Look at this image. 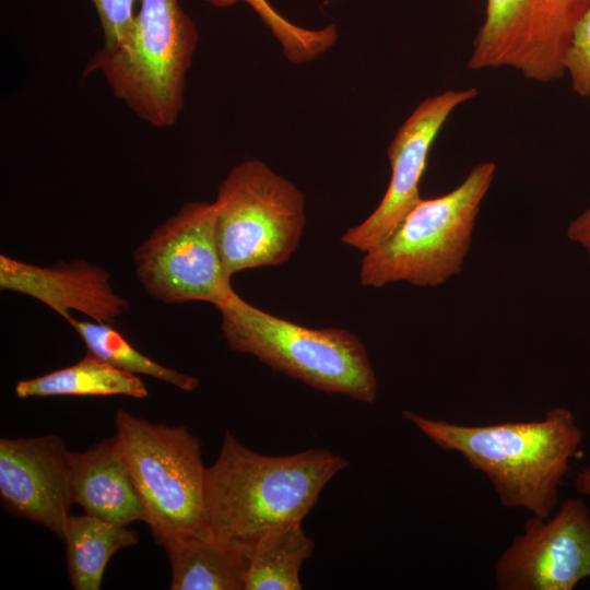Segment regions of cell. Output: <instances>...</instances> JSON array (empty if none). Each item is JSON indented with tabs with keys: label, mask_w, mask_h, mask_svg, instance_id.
<instances>
[{
	"label": "cell",
	"mask_w": 590,
	"mask_h": 590,
	"mask_svg": "<svg viewBox=\"0 0 590 590\" xmlns=\"http://www.w3.org/2000/svg\"><path fill=\"white\" fill-rule=\"evenodd\" d=\"M402 415L438 448L461 455L482 472L504 507L524 508L543 519L553 515L559 485L582 442L576 417L563 406L540 420L479 426L408 410Z\"/></svg>",
	"instance_id": "obj_1"
},
{
	"label": "cell",
	"mask_w": 590,
	"mask_h": 590,
	"mask_svg": "<svg viewBox=\"0 0 590 590\" xmlns=\"http://www.w3.org/2000/svg\"><path fill=\"white\" fill-rule=\"evenodd\" d=\"M347 465L327 449L258 453L225 430L219 457L205 470L209 531L252 544L269 529L302 522L327 483Z\"/></svg>",
	"instance_id": "obj_2"
},
{
	"label": "cell",
	"mask_w": 590,
	"mask_h": 590,
	"mask_svg": "<svg viewBox=\"0 0 590 590\" xmlns=\"http://www.w3.org/2000/svg\"><path fill=\"white\" fill-rule=\"evenodd\" d=\"M199 42L178 0H140L120 40L99 48L84 74L101 72L114 95L155 128L174 126Z\"/></svg>",
	"instance_id": "obj_3"
},
{
	"label": "cell",
	"mask_w": 590,
	"mask_h": 590,
	"mask_svg": "<svg viewBox=\"0 0 590 590\" xmlns=\"http://www.w3.org/2000/svg\"><path fill=\"white\" fill-rule=\"evenodd\" d=\"M231 350L327 393L373 404L377 377L361 339L342 328L312 329L273 316L236 292L216 306Z\"/></svg>",
	"instance_id": "obj_4"
},
{
	"label": "cell",
	"mask_w": 590,
	"mask_h": 590,
	"mask_svg": "<svg viewBox=\"0 0 590 590\" xmlns=\"http://www.w3.org/2000/svg\"><path fill=\"white\" fill-rule=\"evenodd\" d=\"M495 168L492 162L480 163L448 193L422 199L389 236L364 255L361 284L378 288L408 282L434 287L459 274Z\"/></svg>",
	"instance_id": "obj_5"
},
{
	"label": "cell",
	"mask_w": 590,
	"mask_h": 590,
	"mask_svg": "<svg viewBox=\"0 0 590 590\" xmlns=\"http://www.w3.org/2000/svg\"><path fill=\"white\" fill-rule=\"evenodd\" d=\"M115 424L154 541L165 547L209 533L199 438L185 426L154 424L121 409Z\"/></svg>",
	"instance_id": "obj_6"
},
{
	"label": "cell",
	"mask_w": 590,
	"mask_h": 590,
	"mask_svg": "<svg viewBox=\"0 0 590 590\" xmlns=\"http://www.w3.org/2000/svg\"><path fill=\"white\" fill-rule=\"evenodd\" d=\"M215 237L223 270L233 274L285 263L306 223L304 193L266 163L235 165L217 188Z\"/></svg>",
	"instance_id": "obj_7"
},
{
	"label": "cell",
	"mask_w": 590,
	"mask_h": 590,
	"mask_svg": "<svg viewBox=\"0 0 590 590\" xmlns=\"http://www.w3.org/2000/svg\"><path fill=\"white\" fill-rule=\"evenodd\" d=\"M215 219L214 202H187L137 247L135 274L151 297L216 307L235 293L221 262Z\"/></svg>",
	"instance_id": "obj_8"
},
{
	"label": "cell",
	"mask_w": 590,
	"mask_h": 590,
	"mask_svg": "<svg viewBox=\"0 0 590 590\" xmlns=\"http://www.w3.org/2000/svg\"><path fill=\"white\" fill-rule=\"evenodd\" d=\"M589 4L590 0H485L469 68H512L541 83L560 79L574 32Z\"/></svg>",
	"instance_id": "obj_9"
},
{
	"label": "cell",
	"mask_w": 590,
	"mask_h": 590,
	"mask_svg": "<svg viewBox=\"0 0 590 590\" xmlns=\"http://www.w3.org/2000/svg\"><path fill=\"white\" fill-rule=\"evenodd\" d=\"M498 590H573L590 578V511L567 498L546 519L531 516L494 565Z\"/></svg>",
	"instance_id": "obj_10"
},
{
	"label": "cell",
	"mask_w": 590,
	"mask_h": 590,
	"mask_svg": "<svg viewBox=\"0 0 590 590\" xmlns=\"http://www.w3.org/2000/svg\"><path fill=\"white\" fill-rule=\"evenodd\" d=\"M477 90H450L422 101L400 126L388 146L391 177L374 212L349 228L341 241L361 252L376 248L422 200L420 181L430 148L448 117L473 99Z\"/></svg>",
	"instance_id": "obj_11"
},
{
	"label": "cell",
	"mask_w": 590,
	"mask_h": 590,
	"mask_svg": "<svg viewBox=\"0 0 590 590\" xmlns=\"http://www.w3.org/2000/svg\"><path fill=\"white\" fill-rule=\"evenodd\" d=\"M72 453L61 437L0 439V497L11 514L63 539L73 504Z\"/></svg>",
	"instance_id": "obj_12"
},
{
	"label": "cell",
	"mask_w": 590,
	"mask_h": 590,
	"mask_svg": "<svg viewBox=\"0 0 590 590\" xmlns=\"http://www.w3.org/2000/svg\"><path fill=\"white\" fill-rule=\"evenodd\" d=\"M0 288L31 296L63 319L75 310L92 321L113 324L129 307L114 291L109 273L85 260L40 267L1 253Z\"/></svg>",
	"instance_id": "obj_13"
},
{
	"label": "cell",
	"mask_w": 590,
	"mask_h": 590,
	"mask_svg": "<svg viewBox=\"0 0 590 590\" xmlns=\"http://www.w3.org/2000/svg\"><path fill=\"white\" fill-rule=\"evenodd\" d=\"M73 504L84 514L119 526L143 521V507L117 436L72 453Z\"/></svg>",
	"instance_id": "obj_14"
},
{
	"label": "cell",
	"mask_w": 590,
	"mask_h": 590,
	"mask_svg": "<svg viewBox=\"0 0 590 590\" xmlns=\"http://www.w3.org/2000/svg\"><path fill=\"white\" fill-rule=\"evenodd\" d=\"M172 590H245L252 544L222 539L211 532L164 547Z\"/></svg>",
	"instance_id": "obj_15"
},
{
	"label": "cell",
	"mask_w": 590,
	"mask_h": 590,
	"mask_svg": "<svg viewBox=\"0 0 590 590\" xmlns=\"http://www.w3.org/2000/svg\"><path fill=\"white\" fill-rule=\"evenodd\" d=\"M63 540L67 567L75 590H98L107 563L118 551L138 543V534L90 515L70 516Z\"/></svg>",
	"instance_id": "obj_16"
},
{
	"label": "cell",
	"mask_w": 590,
	"mask_h": 590,
	"mask_svg": "<svg viewBox=\"0 0 590 590\" xmlns=\"http://www.w3.org/2000/svg\"><path fill=\"white\" fill-rule=\"evenodd\" d=\"M21 399L56 396H149L142 379L90 354L74 365L32 379L20 380L14 388Z\"/></svg>",
	"instance_id": "obj_17"
},
{
	"label": "cell",
	"mask_w": 590,
	"mask_h": 590,
	"mask_svg": "<svg viewBox=\"0 0 590 590\" xmlns=\"http://www.w3.org/2000/svg\"><path fill=\"white\" fill-rule=\"evenodd\" d=\"M312 551L302 522L267 530L252 543L245 590H300L299 570Z\"/></svg>",
	"instance_id": "obj_18"
},
{
	"label": "cell",
	"mask_w": 590,
	"mask_h": 590,
	"mask_svg": "<svg viewBox=\"0 0 590 590\" xmlns=\"http://www.w3.org/2000/svg\"><path fill=\"white\" fill-rule=\"evenodd\" d=\"M64 320L84 342L87 354L134 375H145L175 386L182 391H193L199 380L190 375L163 366L139 352L113 324L82 321L71 315Z\"/></svg>",
	"instance_id": "obj_19"
},
{
	"label": "cell",
	"mask_w": 590,
	"mask_h": 590,
	"mask_svg": "<svg viewBox=\"0 0 590 590\" xmlns=\"http://www.w3.org/2000/svg\"><path fill=\"white\" fill-rule=\"evenodd\" d=\"M217 8H227L244 1L250 5L279 40L285 57L294 63L314 60L329 50L338 39L333 24L321 30H307L295 25L275 11L267 0H204Z\"/></svg>",
	"instance_id": "obj_20"
},
{
	"label": "cell",
	"mask_w": 590,
	"mask_h": 590,
	"mask_svg": "<svg viewBox=\"0 0 590 590\" xmlns=\"http://www.w3.org/2000/svg\"><path fill=\"white\" fill-rule=\"evenodd\" d=\"M575 93L590 96V4L580 19L565 60Z\"/></svg>",
	"instance_id": "obj_21"
},
{
	"label": "cell",
	"mask_w": 590,
	"mask_h": 590,
	"mask_svg": "<svg viewBox=\"0 0 590 590\" xmlns=\"http://www.w3.org/2000/svg\"><path fill=\"white\" fill-rule=\"evenodd\" d=\"M104 35L103 46L117 44L131 25L138 0H91Z\"/></svg>",
	"instance_id": "obj_22"
},
{
	"label": "cell",
	"mask_w": 590,
	"mask_h": 590,
	"mask_svg": "<svg viewBox=\"0 0 590 590\" xmlns=\"http://www.w3.org/2000/svg\"><path fill=\"white\" fill-rule=\"evenodd\" d=\"M566 234L586 250L590 260V206L569 223Z\"/></svg>",
	"instance_id": "obj_23"
},
{
	"label": "cell",
	"mask_w": 590,
	"mask_h": 590,
	"mask_svg": "<svg viewBox=\"0 0 590 590\" xmlns=\"http://www.w3.org/2000/svg\"><path fill=\"white\" fill-rule=\"evenodd\" d=\"M576 491L590 498V465L580 470L575 477Z\"/></svg>",
	"instance_id": "obj_24"
}]
</instances>
